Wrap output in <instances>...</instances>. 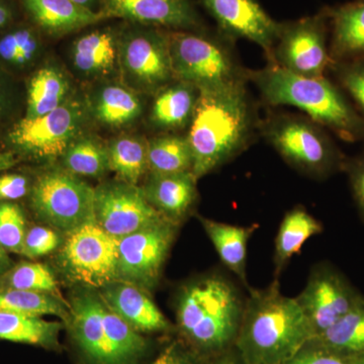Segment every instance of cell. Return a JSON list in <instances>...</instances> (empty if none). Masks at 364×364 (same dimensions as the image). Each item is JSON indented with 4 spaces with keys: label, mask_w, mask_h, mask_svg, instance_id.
<instances>
[{
    "label": "cell",
    "mask_w": 364,
    "mask_h": 364,
    "mask_svg": "<svg viewBox=\"0 0 364 364\" xmlns=\"http://www.w3.org/2000/svg\"><path fill=\"white\" fill-rule=\"evenodd\" d=\"M0 287L50 294L63 299L54 273L40 262L23 261L14 265L0 279Z\"/></svg>",
    "instance_id": "obj_34"
},
{
    "label": "cell",
    "mask_w": 364,
    "mask_h": 364,
    "mask_svg": "<svg viewBox=\"0 0 364 364\" xmlns=\"http://www.w3.org/2000/svg\"><path fill=\"white\" fill-rule=\"evenodd\" d=\"M119 61L124 78L141 92L156 95L174 80L169 33L138 28L119 41Z\"/></svg>",
    "instance_id": "obj_13"
},
{
    "label": "cell",
    "mask_w": 364,
    "mask_h": 364,
    "mask_svg": "<svg viewBox=\"0 0 364 364\" xmlns=\"http://www.w3.org/2000/svg\"><path fill=\"white\" fill-rule=\"evenodd\" d=\"M203 358L181 339L170 341L146 364H202Z\"/></svg>",
    "instance_id": "obj_39"
},
{
    "label": "cell",
    "mask_w": 364,
    "mask_h": 364,
    "mask_svg": "<svg viewBox=\"0 0 364 364\" xmlns=\"http://www.w3.org/2000/svg\"><path fill=\"white\" fill-rule=\"evenodd\" d=\"M149 173L169 174L191 172L193 154L188 138L164 134L147 142Z\"/></svg>",
    "instance_id": "obj_30"
},
{
    "label": "cell",
    "mask_w": 364,
    "mask_h": 364,
    "mask_svg": "<svg viewBox=\"0 0 364 364\" xmlns=\"http://www.w3.org/2000/svg\"><path fill=\"white\" fill-rule=\"evenodd\" d=\"M178 225L164 219L117 240V280L150 291L159 282Z\"/></svg>",
    "instance_id": "obj_12"
},
{
    "label": "cell",
    "mask_w": 364,
    "mask_h": 364,
    "mask_svg": "<svg viewBox=\"0 0 364 364\" xmlns=\"http://www.w3.org/2000/svg\"><path fill=\"white\" fill-rule=\"evenodd\" d=\"M61 159L64 169L76 176L100 177L109 170L107 148L90 136H78Z\"/></svg>",
    "instance_id": "obj_33"
},
{
    "label": "cell",
    "mask_w": 364,
    "mask_h": 364,
    "mask_svg": "<svg viewBox=\"0 0 364 364\" xmlns=\"http://www.w3.org/2000/svg\"><path fill=\"white\" fill-rule=\"evenodd\" d=\"M98 293L112 312L141 334L165 333L172 329L169 321L141 287L114 280Z\"/></svg>",
    "instance_id": "obj_18"
},
{
    "label": "cell",
    "mask_w": 364,
    "mask_h": 364,
    "mask_svg": "<svg viewBox=\"0 0 364 364\" xmlns=\"http://www.w3.org/2000/svg\"><path fill=\"white\" fill-rule=\"evenodd\" d=\"M85 124V109L77 100H67L61 107L43 116L23 117L14 127L9 139L23 154L39 160L63 156Z\"/></svg>",
    "instance_id": "obj_11"
},
{
    "label": "cell",
    "mask_w": 364,
    "mask_h": 364,
    "mask_svg": "<svg viewBox=\"0 0 364 364\" xmlns=\"http://www.w3.org/2000/svg\"><path fill=\"white\" fill-rule=\"evenodd\" d=\"M248 79L265 104L296 107L341 140L364 142V117L339 85L326 76L304 77L268 63L249 70Z\"/></svg>",
    "instance_id": "obj_3"
},
{
    "label": "cell",
    "mask_w": 364,
    "mask_h": 364,
    "mask_svg": "<svg viewBox=\"0 0 364 364\" xmlns=\"http://www.w3.org/2000/svg\"><path fill=\"white\" fill-rule=\"evenodd\" d=\"M330 71L337 85L364 117V55L345 61L333 62Z\"/></svg>",
    "instance_id": "obj_36"
},
{
    "label": "cell",
    "mask_w": 364,
    "mask_h": 364,
    "mask_svg": "<svg viewBox=\"0 0 364 364\" xmlns=\"http://www.w3.org/2000/svg\"><path fill=\"white\" fill-rule=\"evenodd\" d=\"M229 39L255 43L270 56L282 23L273 20L258 0H200Z\"/></svg>",
    "instance_id": "obj_16"
},
{
    "label": "cell",
    "mask_w": 364,
    "mask_h": 364,
    "mask_svg": "<svg viewBox=\"0 0 364 364\" xmlns=\"http://www.w3.org/2000/svg\"><path fill=\"white\" fill-rule=\"evenodd\" d=\"M0 311L31 317H58L64 325L70 320V306L63 299L50 294L0 287Z\"/></svg>",
    "instance_id": "obj_29"
},
{
    "label": "cell",
    "mask_w": 364,
    "mask_h": 364,
    "mask_svg": "<svg viewBox=\"0 0 364 364\" xmlns=\"http://www.w3.org/2000/svg\"><path fill=\"white\" fill-rule=\"evenodd\" d=\"M230 40L215 39L191 31L169 32L174 78L200 91L249 82V69L239 61Z\"/></svg>",
    "instance_id": "obj_7"
},
{
    "label": "cell",
    "mask_w": 364,
    "mask_h": 364,
    "mask_svg": "<svg viewBox=\"0 0 364 364\" xmlns=\"http://www.w3.org/2000/svg\"><path fill=\"white\" fill-rule=\"evenodd\" d=\"M200 95V91L196 86L174 79L155 95L151 122L164 132L188 128Z\"/></svg>",
    "instance_id": "obj_22"
},
{
    "label": "cell",
    "mask_w": 364,
    "mask_h": 364,
    "mask_svg": "<svg viewBox=\"0 0 364 364\" xmlns=\"http://www.w3.org/2000/svg\"><path fill=\"white\" fill-rule=\"evenodd\" d=\"M63 322L0 311V340L58 350Z\"/></svg>",
    "instance_id": "obj_25"
},
{
    "label": "cell",
    "mask_w": 364,
    "mask_h": 364,
    "mask_svg": "<svg viewBox=\"0 0 364 364\" xmlns=\"http://www.w3.org/2000/svg\"><path fill=\"white\" fill-rule=\"evenodd\" d=\"M323 225L305 208L296 207L287 212L279 225L274 244L275 279L284 272L289 260L301 252L304 244L322 233Z\"/></svg>",
    "instance_id": "obj_26"
},
{
    "label": "cell",
    "mask_w": 364,
    "mask_h": 364,
    "mask_svg": "<svg viewBox=\"0 0 364 364\" xmlns=\"http://www.w3.org/2000/svg\"><path fill=\"white\" fill-rule=\"evenodd\" d=\"M313 336L298 301L282 294L279 279L267 289L249 287L234 345L244 364H284Z\"/></svg>",
    "instance_id": "obj_2"
},
{
    "label": "cell",
    "mask_w": 364,
    "mask_h": 364,
    "mask_svg": "<svg viewBox=\"0 0 364 364\" xmlns=\"http://www.w3.org/2000/svg\"><path fill=\"white\" fill-rule=\"evenodd\" d=\"M25 214L18 203H0V244L7 252L21 254L26 233Z\"/></svg>",
    "instance_id": "obj_37"
},
{
    "label": "cell",
    "mask_w": 364,
    "mask_h": 364,
    "mask_svg": "<svg viewBox=\"0 0 364 364\" xmlns=\"http://www.w3.org/2000/svg\"><path fill=\"white\" fill-rule=\"evenodd\" d=\"M245 299L231 280L208 275L186 284L177 296V329L203 358L232 348L243 318Z\"/></svg>",
    "instance_id": "obj_4"
},
{
    "label": "cell",
    "mask_w": 364,
    "mask_h": 364,
    "mask_svg": "<svg viewBox=\"0 0 364 364\" xmlns=\"http://www.w3.org/2000/svg\"><path fill=\"white\" fill-rule=\"evenodd\" d=\"M235 348V346H234ZM202 364H244L239 355L238 351L231 350V348L227 350L214 354V355L208 356L203 358Z\"/></svg>",
    "instance_id": "obj_43"
},
{
    "label": "cell",
    "mask_w": 364,
    "mask_h": 364,
    "mask_svg": "<svg viewBox=\"0 0 364 364\" xmlns=\"http://www.w3.org/2000/svg\"><path fill=\"white\" fill-rule=\"evenodd\" d=\"M11 18V11L7 4L0 1V30L9 23Z\"/></svg>",
    "instance_id": "obj_45"
},
{
    "label": "cell",
    "mask_w": 364,
    "mask_h": 364,
    "mask_svg": "<svg viewBox=\"0 0 364 364\" xmlns=\"http://www.w3.org/2000/svg\"><path fill=\"white\" fill-rule=\"evenodd\" d=\"M326 9L329 16L332 63L363 56L364 0Z\"/></svg>",
    "instance_id": "obj_20"
},
{
    "label": "cell",
    "mask_w": 364,
    "mask_h": 364,
    "mask_svg": "<svg viewBox=\"0 0 364 364\" xmlns=\"http://www.w3.org/2000/svg\"><path fill=\"white\" fill-rule=\"evenodd\" d=\"M117 240L97 223L90 222L67 235L57 262L71 282L100 289L117 280Z\"/></svg>",
    "instance_id": "obj_10"
},
{
    "label": "cell",
    "mask_w": 364,
    "mask_h": 364,
    "mask_svg": "<svg viewBox=\"0 0 364 364\" xmlns=\"http://www.w3.org/2000/svg\"><path fill=\"white\" fill-rule=\"evenodd\" d=\"M33 214L59 233L68 235L95 221V188L65 169H50L31 188Z\"/></svg>",
    "instance_id": "obj_8"
},
{
    "label": "cell",
    "mask_w": 364,
    "mask_h": 364,
    "mask_svg": "<svg viewBox=\"0 0 364 364\" xmlns=\"http://www.w3.org/2000/svg\"><path fill=\"white\" fill-rule=\"evenodd\" d=\"M259 136L299 173L323 179L343 171L347 156L324 127L305 114L272 112L261 119Z\"/></svg>",
    "instance_id": "obj_6"
},
{
    "label": "cell",
    "mask_w": 364,
    "mask_h": 364,
    "mask_svg": "<svg viewBox=\"0 0 364 364\" xmlns=\"http://www.w3.org/2000/svg\"><path fill=\"white\" fill-rule=\"evenodd\" d=\"M284 364H352L350 358L333 353L324 348L308 343Z\"/></svg>",
    "instance_id": "obj_41"
},
{
    "label": "cell",
    "mask_w": 364,
    "mask_h": 364,
    "mask_svg": "<svg viewBox=\"0 0 364 364\" xmlns=\"http://www.w3.org/2000/svg\"><path fill=\"white\" fill-rule=\"evenodd\" d=\"M6 105L7 97L6 92H4V86H2L1 82H0V116H1L2 112H4Z\"/></svg>",
    "instance_id": "obj_47"
},
{
    "label": "cell",
    "mask_w": 364,
    "mask_h": 364,
    "mask_svg": "<svg viewBox=\"0 0 364 364\" xmlns=\"http://www.w3.org/2000/svg\"><path fill=\"white\" fill-rule=\"evenodd\" d=\"M200 221L222 262L249 289L246 277L248 242L259 226H237L203 217Z\"/></svg>",
    "instance_id": "obj_24"
},
{
    "label": "cell",
    "mask_w": 364,
    "mask_h": 364,
    "mask_svg": "<svg viewBox=\"0 0 364 364\" xmlns=\"http://www.w3.org/2000/svg\"><path fill=\"white\" fill-rule=\"evenodd\" d=\"M41 50L38 33L21 26L0 38V59L16 67H23L37 58Z\"/></svg>",
    "instance_id": "obj_35"
},
{
    "label": "cell",
    "mask_w": 364,
    "mask_h": 364,
    "mask_svg": "<svg viewBox=\"0 0 364 364\" xmlns=\"http://www.w3.org/2000/svg\"><path fill=\"white\" fill-rule=\"evenodd\" d=\"M68 328L85 364H143L149 342L107 306L100 293L85 287L74 294Z\"/></svg>",
    "instance_id": "obj_5"
},
{
    "label": "cell",
    "mask_w": 364,
    "mask_h": 364,
    "mask_svg": "<svg viewBox=\"0 0 364 364\" xmlns=\"http://www.w3.org/2000/svg\"><path fill=\"white\" fill-rule=\"evenodd\" d=\"M100 13L141 25L173 31H195L202 21L189 0H104Z\"/></svg>",
    "instance_id": "obj_17"
},
{
    "label": "cell",
    "mask_w": 364,
    "mask_h": 364,
    "mask_svg": "<svg viewBox=\"0 0 364 364\" xmlns=\"http://www.w3.org/2000/svg\"><path fill=\"white\" fill-rule=\"evenodd\" d=\"M309 343L352 358L364 352V296L348 313L324 332L314 337Z\"/></svg>",
    "instance_id": "obj_27"
},
{
    "label": "cell",
    "mask_w": 364,
    "mask_h": 364,
    "mask_svg": "<svg viewBox=\"0 0 364 364\" xmlns=\"http://www.w3.org/2000/svg\"><path fill=\"white\" fill-rule=\"evenodd\" d=\"M198 179L193 172L149 173L142 188L148 202L174 224L186 219L198 202Z\"/></svg>",
    "instance_id": "obj_19"
},
{
    "label": "cell",
    "mask_w": 364,
    "mask_h": 364,
    "mask_svg": "<svg viewBox=\"0 0 364 364\" xmlns=\"http://www.w3.org/2000/svg\"><path fill=\"white\" fill-rule=\"evenodd\" d=\"M361 296L339 270L322 263L313 268L296 299L310 323L314 338L348 313Z\"/></svg>",
    "instance_id": "obj_15"
},
{
    "label": "cell",
    "mask_w": 364,
    "mask_h": 364,
    "mask_svg": "<svg viewBox=\"0 0 364 364\" xmlns=\"http://www.w3.org/2000/svg\"><path fill=\"white\" fill-rule=\"evenodd\" d=\"M107 148L109 170L119 181L136 184L148 170L147 143L134 136H121Z\"/></svg>",
    "instance_id": "obj_32"
},
{
    "label": "cell",
    "mask_w": 364,
    "mask_h": 364,
    "mask_svg": "<svg viewBox=\"0 0 364 364\" xmlns=\"http://www.w3.org/2000/svg\"><path fill=\"white\" fill-rule=\"evenodd\" d=\"M350 358L352 364H364V352L358 355L352 356Z\"/></svg>",
    "instance_id": "obj_49"
},
{
    "label": "cell",
    "mask_w": 364,
    "mask_h": 364,
    "mask_svg": "<svg viewBox=\"0 0 364 364\" xmlns=\"http://www.w3.org/2000/svg\"><path fill=\"white\" fill-rule=\"evenodd\" d=\"M247 83L200 91L186 135L196 179L245 152L259 136L261 117Z\"/></svg>",
    "instance_id": "obj_1"
},
{
    "label": "cell",
    "mask_w": 364,
    "mask_h": 364,
    "mask_svg": "<svg viewBox=\"0 0 364 364\" xmlns=\"http://www.w3.org/2000/svg\"><path fill=\"white\" fill-rule=\"evenodd\" d=\"M98 121L107 126L130 124L142 112V102L133 91L121 85H107L98 91L93 104Z\"/></svg>",
    "instance_id": "obj_31"
},
{
    "label": "cell",
    "mask_w": 364,
    "mask_h": 364,
    "mask_svg": "<svg viewBox=\"0 0 364 364\" xmlns=\"http://www.w3.org/2000/svg\"><path fill=\"white\" fill-rule=\"evenodd\" d=\"M69 90L68 80L58 68L39 69L28 83L25 117L33 119L58 109L68 100Z\"/></svg>",
    "instance_id": "obj_28"
},
{
    "label": "cell",
    "mask_w": 364,
    "mask_h": 364,
    "mask_svg": "<svg viewBox=\"0 0 364 364\" xmlns=\"http://www.w3.org/2000/svg\"><path fill=\"white\" fill-rule=\"evenodd\" d=\"M30 191V182L23 174L0 176V203L16 202L25 198Z\"/></svg>",
    "instance_id": "obj_42"
},
{
    "label": "cell",
    "mask_w": 364,
    "mask_h": 364,
    "mask_svg": "<svg viewBox=\"0 0 364 364\" xmlns=\"http://www.w3.org/2000/svg\"><path fill=\"white\" fill-rule=\"evenodd\" d=\"M23 2L36 23L55 36L65 35L105 20L100 11L78 6L72 0H23Z\"/></svg>",
    "instance_id": "obj_21"
},
{
    "label": "cell",
    "mask_w": 364,
    "mask_h": 364,
    "mask_svg": "<svg viewBox=\"0 0 364 364\" xmlns=\"http://www.w3.org/2000/svg\"><path fill=\"white\" fill-rule=\"evenodd\" d=\"M14 163H16V160L13 155L0 151V170L11 168V166H14Z\"/></svg>",
    "instance_id": "obj_46"
},
{
    "label": "cell",
    "mask_w": 364,
    "mask_h": 364,
    "mask_svg": "<svg viewBox=\"0 0 364 364\" xmlns=\"http://www.w3.org/2000/svg\"><path fill=\"white\" fill-rule=\"evenodd\" d=\"M119 41L111 28L81 36L72 49V61L76 70L88 78L102 77L111 73L119 60Z\"/></svg>",
    "instance_id": "obj_23"
},
{
    "label": "cell",
    "mask_w": 364,
    "mask_h": 364,
    "mask_svg": "<svg viewBox=\"0 0 364 364\" xmlns=\"http://www.w3.org/2000/svg\"><path fill=\"white\" fill-rule=\"evenodd\" d=\"M61 244L59 232L50 227L35 226L26 230L21 255L30 259L54 252Z\"/></svg>",
    "instance_id": "obj_38"
},
{
    "label": "cell",
    "mask_w": 364,
    "mask_h": 364,
    "mask_svg": "<svg viewBox=\"0 0 364 364\" xmlns=\"http://www.w3.org/2000/svg\"><path fill=\"white\" fill-rule=\"evenodd\" d=\"M329 44V16L324 9L314 16L282 23L268 63L304 77H321L332 64Z\"/></svg>",
    "instance_id": "obj_9"
},
{
    "label": "cell",
    "mask_w": 364,
    "mask_h": 364,
    "mask_svg": "<svg viewBox=\"0 0 364 364\" xmlns=\"http://www.w3.org/2000/svg\"><path fill=\"white\" fill-rule=\"evenodd\" d=\"M164 219L148 202L142 188L135 184L117 179L95 188V221L114 238L128 236Z\"/></svg>",
    "instance_id": "obj_14"
},
{
    "label": "cell",
    "mask_w": 364,
    "mask_h": 364,
    "mask_svg": "<svg viewBox=\"0 0 364 364\" xmlns=\"http://www.w3.org/2000/svg\"><path fill=\"white\" fill-rule=\"evenodd\" d=\"M72 1L75 2L78 6L86 7V9L95 11V9H93V6H95V2H97V0H72Z\"/></svg>",
    "instance_id": "obj_48"
},
{
    "label": "cell",
    "mask_w": 364,
    "mask_h": 364,
    "mask_svg": "<svg viewBox=\"0 0 364 364\" xmlns=\"http://www.w3.org/2000/svg\"><path fill=\"white\" fill-rule=\"evenodd\" d=\"M343 171L348 176L354 202L364 222V152L358 156L347 157Z\"/></svg>",
    "instance_id": "obj_40"
},
{
    "label": "cell",
    "mask_w": 364,
    "mask_h": 364,
    "mask_svg": "<svg viewBox=\"0 0 364 364\" xmlns=\"http://www.w3.org/2000/svg\"><path fill=\"white\" fill-rule=\"evenodd\" d=\"M13 267L14 263L9 256V252H7L6 249L2 247L1 244H0V279H1Z\"/></svg>",
    "instance_id": "obj_44"
}]
</instances>
